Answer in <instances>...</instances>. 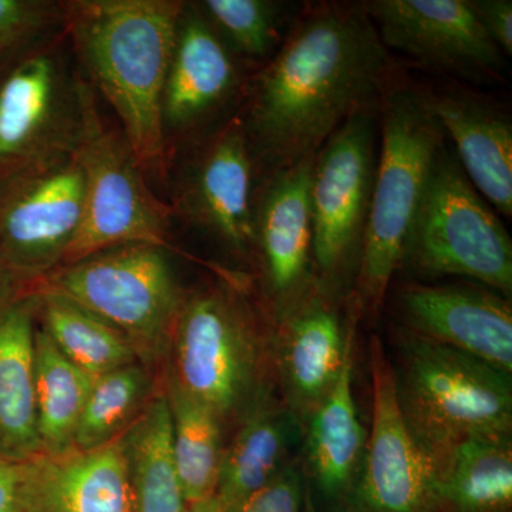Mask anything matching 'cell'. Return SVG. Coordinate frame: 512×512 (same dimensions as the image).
<instances>
[{"label":"cell","instance_id":"1","mask_svg":"<svg viewBox=\"0 0 512 512\" xmlns=\"http://www.w3.org/2000/svg\"><path fill=\"white\" fill-rule=\"evenodd\" d=\"M387 64L362 5L303 16L252 92L248 131L274 173L316 156L345 121L372 109Z\"/></svg>","mask_w":512,"mask_h":512},{"label":"cell","instance_id":"2","mask_svg":"<svg viewBox=\"0 0 512 512\" xmlns=\"http://www.w3.org/2000/svg\"><path fill=\"white\" fill-rule=\"evenodd\" d=\"M183 10L173 0H76L64 15L84 69L146 170L163 161L165 80Z\"/></svg>","mask_w":512,"mask_h":512},{"label":"cell","instance_id":"3","mask_svg":"<svg viewBox=\"0 0 512 512\" xmlns=\"http://www.w3.org/2000/svg\"><path fill=\"white\" fill-rule=\"evenodd\" d=\"M444 144L443 128L423 92L394 89L384 93L382 148L360 251L357 309L376 312L382 305L393 276L403 265L431 168Z\"/></svg>","mask_w":512,"mask_h":512},{"label":"cell","instance_id":"4","mask_svg":"<svg viewBox=\"0 0 512 512\" xmlns=\"http://www.w3.org/2000/svg\"><path fill=\"white\" fill-rule=\"evenodd\" d=\"M397 400L437 468L461 441L511 436V376L476 357L410 335L393 365Z\"/></svg>","mask_w":512,"mask_h":512},{"label":"cell","instance_id":"5","mask_svg":"<svg viewBox=\"0 0 512 512\" xmlns=\"http://www.w3.org/2000/svg\"><path fill=\"white\" fill-rule=\"evenodd\" d=\"M32 295H52L82 306L126 335L140 360L163 370L184 293L164 248L124 244L57 266L32 284Z\"/></svg>","mask_w":512,"mask_h":512},{"label":"cell","instance_id":"6","mask_svg":"<svg viewBox=\"0 0 512 512\" xmlns=\"http://www.w3.org/2000/svg\"><path fill=\"white\" fill-rule=\"evenodd\" d=\"M266 356L248 303L227 286H211L185 296L164 372L225 427L238 424L269 384Z\"/></svg>","mask_w":512,"mask_h":512},{"label":"cell","instance_id":"7","mask_svg":"<svg viewBox=\"0 0 512 512\" xmlns=\"http://www.w3.org/2000/svg\"><path fill=\"white\" fill-rule=\"evenodd\" d=\"M404 261L431 276H464L512 292V242L446 144L431 168Z\"/></svg>","mask_w":512,"mask_h":512},{"label":"cell","instance_id":"8","mask_svg":"<svg viewBox=\"0 0 512 512\" xmlns=\"http://www.w3.org/2000/svg\"><path fill=\"white\" fill-rule=\"evenodd\" d=\"M79 137L76 150L86 181L79 234L63 264L124 244L167 247V211L150 191L126 138L104 123L92 87L77 82Z\"/></svg>","mask_w":512,"mask_h":512},{"label":"cell","instance_id":"9","mask_svg":"<svg viewBox=\"0 0 512 512\" xmlns=\"http://www.w3.org/2000/svg\"><path fill=\"white\" fill-rule=\"evenodd\" d=\"M84 207L76 148L0 174V252L16 285L32 284L63 264Z\"/></svg>","mask_w":512,"mask_h":512},{"label":"cell","instance_id":"10","mask_svg":"<svg viewBox=\"0 0 512 512\" xmlns=\"http://www.w3.org/2000/svg\"><path fill=\"white\" fill-rule=\"evenodd\" d=\"M372 109L342 124L320 147L311 177L312 259L318 285L330 293L359 264L376 174Z\"/></svg>","mask_w":512,"mask_h":512},{"label":"cell","instance_id":"11","mask_svg":"<svg viewBox=\"0 0 512 512\" xmlns=\"http://www.w3.org/2000/svg\"><path fill=\"white\" fill-rule=\"evenodd\" d=\"M372 429L353 500L359 512H440L439 468L404 421L392 362L382 342L369 346Z\"/></svg>","mask_w":512,"mask_h":512},{"label":"cell","instance_id":"12","mask_svg":"<svg viewBox=\"0 0 512 512\" xmlns=\"http://www.w3.org/2000/svg\"><path fill=\"white\" fill-rule=\"evenodd\" d=\"M77 83L52 53L22 50L0 64V174L76 148Z\"/></svg>","mask_w":512,"mask_h":512},{"label":"cell","instance_id":"13","mask_svg":"<svg viewBox=\"0 0 512 512\" xmlns=\"http://www.w3.org/2000/svg\"><path fill=\"white\" fill-rule=\"evenodd\" d=\"M362 8L386 49L470 79L504 74V55L470 0H370Z\"/></svg>","mask_w":512,"mask_h":512},{"label":"cell","instance_id":"14","mask_svg":"<svg viewBox=\"0 0 512 512\" xmlns=\"http://www.w3.org/2000/svg\"><path fill=\"white\" fill-rule=\"evenodd\" d=\"M315 156L275 171L254 208V249L266 296L284 315L312 288L311 177Z\"/></svg>","mask_w":512,"mask_h":512},{"label":"cell","instance_id":"15","mask_svg":"<svg viewBox=\"0 0 512 512\" xmlns=\"http://www.w3.org/2000/svg\"><path fill=\"white\" fill-rule=\"evenodd\" d=\"M329 293L312 286L279 316L275 359L286 409L305 426L313 410L338 380L349 343L355 339L356 313L345 325Z\"/></svg>","mask_w":512,"mask_h":512},{"label":"cell","instance_id":"16","mask_svg":"<svg viewBox=\"0 0 512 512\" xmlns=\"http://www.w3.org/2000/svg\"><path fill=\"white\" fill-rule=\"evenodd\" d=\"M399 306L412 335L512 375V309L505 296L467 285L406 286Z\"/></svg>","mask_w":512,"mask_h":512},{"label":"cell","instance_id":"17","mask_svg":"<svg viewBox=\"0 0 512 512\" xmlns=\"http://www.w3.org/2000/svg\"><path fill=\"white\" fill-rule=\"evenodd\" d=\"M480 195L504 217L512 215V124L504 111L470 93L423 92Z\"/></svg>","mask_w":512,"mask_h":512},{"label":"cell","instance_id":"18","mask_svg":"<svg viewBox=\"0 0 512 512\" xmlns=\"http://www.w3.org/2000/svg\"><path fill=\"white\" fill-rule=\"evenodd\" d=\"M251 144L241 121H232L202 154L191 185L198 224L242 256L254 249Z\"/></svg>","mask_w":512,"mask_h":512},{"label":"cell","instance_id":"19","mask_svg":"<svg viewBox=\"0 0 512 512\" xmlns=\"http://www.w3.org/2000/svg\"><path fill=\"white\" fill-rule=\"evenodd\" d=\"M36 298L16 291L0 309V458L43 456L37 433L35 376Z\"/></svg>","mask_w":512,"mask_h":512},{"label":"cell","instance_id":"20","mask_svg":"<svg viewBox=\"0 0 512 512\" xmlns=\"http://www.w3.org/2000/svg\"><path fill=\"white\" fill-rule=\"evenodd\" d=\"M298 427L301 424L266 384L224 448L214 495L221 512L237 510L288 466L286 456Z\"/></svg>","mask_w":512,"mask_h":512},{"label":"cell","instance_id":"21","mask_svg":"<svg viewBox=\"0 0 512 512\" xmlns=\"http://www.w3.org/2000/svg\"><path fill=\"white\" fill-rule=\"evenodd\" d=\"M36 512H136L120 440L36 458Z\"/></svg>","mask_w":512,"mask_h":512},{"label":"cell","instance_id":"22","mask_svg":"<svg viewBox=\"0 0 512 512\" xmlns=\"http://www.w3.org/2000/svg\"><path fill=\"white\" fill-rule=\"evenodd\" d=\"M353 343L328 396L306 420V466L323 497L338 500L355 490L366 431L353 393Z\"/></svg>","mask_w":512,"mask_h":512},{"label":"cell","instance_id":"23","mask_svg":"<svg viewBox=\"0 0 512 512\" xmlns=\"http://www.w3.org/2000/svg\"><path fill=\"white\" fill-rule=\"evenodd\" d=\"M237 70L224 43L200 16L181 15L164 89V123L183 127L220 106Z\"/></svg>","mask_w":512,"mask_h":512},{"label":"cell","instance_id":"24","mask_svg":"<svg viewBox=\"0 0 512 512\" xmlns=\"http://www.w3.org/2000/svg\"><path fill=\"white\" fill-rule=\"evenodd\" d=\"M136 512H180L185 505L175 461L164 382L119 437Z\"/></svg>","mask_w":512,"mask_h":512},{"label":"cell","instance_id":"25","mask_svg":"<svg viewBox=\"0 0 512 512\" xmlns=\"http://www.w3.org/2000/svg\"><path fill=\"white\" fill-rule=\"evenodd\" d=\"M440 510L510 512L511 436H478L461 441L439 467Z\"/></svg>","mask_w":512,"mask_h":512},{"label":"cell","instance_id":"26","mask_svg":"<svg viewBox=\"0 0 512 512\" xmlns=\"http://www.w3.org/2000/svg\"><path fill=\"white\" fill-rule=\"evenodd\" d=\"M33 376L43 456L69 453L94 377L74 366L39 326L33 349Z\"/></svg>","mask_w":512,"mask_h":512},{"label":"cell","instance_id":"27","mask_svg":"<svg viewBox=\"0 0 512 512\" xmlns=\"http://www.w3.org/2000/svg\"><path fill=\"white\" fill-rule=\"evenodd\" d=\"M33 296L37 326L87 375L97 377L141 362L130 339L99 316L57 296Z\"/></svg>","mask_w":512,"mask_h":512},{"label":"cell","instance_id":"28","mask_svg":"<svg viewBox=\"0 0 512 512\" xmlns=\"http://www.w3.org/2000/svg\"><path fill=\"white\" fill-rule=\"evenodd\" d=\"M170 406L175 461L185 503L210 500L217 491L222 456L224 426L204 404L184 392L163 372Z\"/></svg>","mask_w":512,"mask_h":512},{"label":"cell","instance_id":"29","mask_svg":"<svg viewBox=\"0 0 512 512\" xmlns=\"http://www.w3.org/2000/svg\"><path fill=\"white\" fill-rule=\"evenodd\" d=\"M163 370L143 362L94 377L73 450H93L119 439L163 382Z\"/></svg>","mask_w":512,"mask_h":512},{"label":"cell","instance_id":"30","mask_svg":"<svg viewBox=\"0 0 512 512\" xmlns=\"http://www.w3.org/2000/svg\"><path fill=\"white\" fill-rule=\"evenodd\" d=\"M210 18L249 57H265L276 43L275 3L265 0H207Z\"/></svg>","mask_w":512,"mask_h":512},{"label":"cell","instance_id":"31","mask_svg":"<svg viewBox=\"0 0 512 512\" xmlns=\"http://www.w3.org/2000/svg\"><path fill=\"white\" fill-rule=\"evenodd\" d=\"M56 18V8L37 0H0V64L36 40Z\"/></svg>","mask_w":512,"mask_h":512},{"label":"cell","instance_id":"32","mask_svg":"<svg viewBox=\"0 0 512 512\" xmlns=\"http://www.w3.org/2000/svg\"><path fill=\"white\" fill-rule=\"evenodd\" d=\"M303 485L301 474L288 464L258 493L249 497L234 512H302Z\"/></svg>","mask_w":512,"mask_h":512},{"label":"cell","instance_id":"33","mask_svg":"<svg viewBox=\"0 0 512 512\" xmlns=\"http://www.w3.org/2000/svg\"><path fill=\"white\" fill-rule=\"evenodd\" d=\"M36 458H0V512H36Z\"/></svg>","mask_w":512,"mask_h":512},{"label":"cell","instance_id":"34","mask_svg":"<svg viewBox=\"0 0 512 512\" xmlns=\"http://www.w3.org/2000/svg\"><path fill=\"white\" fill-rule=\"evenodd\" d=\"M481 25L503 55H512L511 0H470Z\"/></svg>","mask_w":512,"mask_h":512},{"label":"cell","instance_id":"35","mask_svg":"<svg viewBox=\"0 0 512 512\" xmlns=\"http://www.w3.org/2000/svg\"><path fill=\"white\" fill-rule=\"evenodd\" d=\"M16 291H18V285L13 281V276L10 274L5 258L0 252V309L15 295Z\"/></svg>","mask_w":512,"mask_h":512},{"label":"cell","instance_id":"36","mask_svg":"<svg viewBox=\"0 0 512 512\" xmlns=\"http://www.w3.org/2000/svg\"><path fill=\"white\" fill-rule=\"evenodd\" d=\"M180 512H221L217 501L212 497L210 500L201 501V503L187 504Z\"/></svg>","mask_w":512,"mask_h":512}]
</instances>
